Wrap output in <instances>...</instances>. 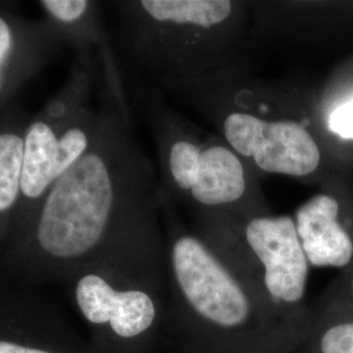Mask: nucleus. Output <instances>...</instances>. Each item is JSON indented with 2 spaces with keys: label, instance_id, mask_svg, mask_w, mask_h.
Masks as SVG:
<instances>
[{
  "label": "nucleus",
  "instance_id": "nucleus-1",
  "mask_svg": "<svg viewBox=\"0 0 353 353\" xmlns=\"http://www.w3.org/2000/svg\"><path fill=\"white\" fill-rule=\"evenodd\" d=\"M166 255L173 353H294L309 335L313 313L275 309L195 232L173 225Z\"/></svg>",
  "mask_w": 353,
  "mask_h": 353
},
{
  "label": "nucleus",
  "instance_id": "nucleus-6",
  "mask_svg": "<svg viewBox=\"0 0 353 353\" xmlns=\"http://www.w3.org/2000/svg\"><path fill=\"white\" fill-rule=\"evenodd\" d=\"M75 303L102 353H151L165 341L168 301L153 290L92 270L77 280Z\"/></svg>",
  "mask_w": 353,
  "mask_h": 353
},
{
  "label": "nucleus",
  "instance_id": "nucleus-8",
  "mask_svg": "<svg viewBox=\"0 0 353 353\" xmlns=\"http://www.w3.org/2000/svg\"><path fill=\"white\" fill-rule=\"evenodd\" d=\"M294 225L310 267L344 268L353 262V239L341 221V203L318 192L293 214Z\"/></svg>",
  "mask_w": 353,
  "mask_h": 353
},
{
  "label": "nucleus",
  "instance_id": "nucleus-5",
  "mask_svg": "<svg viewBox=\"0 0 353 353\" xmlns=\"http://www.w3.org/2000/svg\"><path fill=\"white\" fill-rule=\"evenodd\" d=\"M165 176L174 195L195 212L236 217L271 214L259 176L217 134L178 115L166 118Z\"/></svg>",
  "mask_w": 353,
  "mask_h": 353
},
{
  "label": "nucleus",
  "instance_id": "nucleus-15",
  "mask_svg": "<svg viewBox=\"0 0 353 353\" xmlns=\"http://www.w3.org/2000/svg\"><path fill=\"white\" fill-rule=\"evenodd\" d=\"M12 49V33L8 24L0 17V64L6 61Z\"/></svg>",
  "mask_w": 353,
  "mask_h": 353
},
{
  "label": "nucleus",
  "instance_id": "nucleus-13",
  "mask_svg": "<svg viewBox=\"0 0 353 353\" xmlns=\"http://www.w3.org/2000/svg\"><path fill=\"white\" fill-rule=\"evenodd\" d=\"M312 313L313 326L327 319L353 316V274L339 293H335L321 301L316 307L312 309Z\"/></svg>",
  "mask_w": 353,
  "mask_h": 353
},
{
  "label": "nucleus",
  "instance_id": "nucleus-10",
  "mask_svg": "<svg viewBox=\"0 0 353 353\" xmlns=\"http://www.w3.org/2000/svg\"><path fill=\"white\" fill-rule=\"evenodd\" d=\"M24 139L14 134H0V212L16 202L23 169Z\"/></svg>",
  "mask_w": 353,
  "mask_h": 353
},
{
  "label": "nucleus",
  "instance_id": "nucleus-9",
  "mask_svg": "<svg viewBox=\"0 0 353 353\" xmlns=\"http://www.w3.org/2000/svg\"><path fill=\"white\" fill-rule=\"evenodd\" d=\"M59 139L45 122L32 123L24 139L20 190L36 199L58 181Z\"/></svg>",
  "mask_w": 353,
  "mask_h": 353
},
{
  "label": "nucleus",
  "instance_id": "nucleus-11",
  "mask_svg": "<svg viewBox=\"0 0 353 353\" xmlns=\"http://www.w3.org/2000/svg\"><path fill=\"white\" fill-rule=\"evenodd\" d=\"M321 113L327 132L341 140H353V87L326 94Z\"/></svg>",
  "mask_w": 353,
  "mask_h": 353
},
{
  "label": "nucleus",
  "instance_id": "nucleus-3",
  "mask_svg": "<svg viewBox=\"0 0 353 353\" xmlns=\"http://www.w3.org/2000/svg\"><path fill=\"white\" fill-rule=\"evenodd\" d=\"M151 24L154 71L178 89L245 64L250 4L237 0H143Z\"/></svg>",
  "mask_w": 353,
  "mask_h": 353
},
{
  "label": "nucleus",
  "instance_id": "nucleus-2",
  "mask_svg": "<svg viewBox=\"0 0 353 353\" xmlns=\"http://www.w3.org/2000/svg\"><path fill=\"white\" fill-rule=\"evenodd\" d=\"M176 90L258 176L307 179L318 173L323 152L300 110L296 85L261 83L243 64Z\"/></svg>",
  "mask_w": 353,
  "mask_h": 353
},
{
  "label": "nucleus",
  "instance_id": "nucleus-4",
  "mask_svg": "<svg viewBox=\"0 0 353 353\" xmlns=\"http://www.w3.org/2000/svg\"><path fill=\"white\" fill-rule=\"evenodd\" d=\"M195 214L198 227L194 232L267 303L292 316L312 314L305 303L310 265L293 216Z\"/></svg>",
  "mask_w": 353,
  "mask_h": 353
},
{
  "label": "nucleus",
  "instance_id": "nucleus-12",
  "mask_svg": "<svg viewBox=\"0 0 353 353\" xmlns=\"http://www.w3.org/2000/svg\"><path fill=\"white\" fill-rule=\"evenodd\" d=\"M88 148V137L81 128L75 127L64 132L63 137L59 139L58 168H57L58 179L87 153Z\"/></svg>",
  "mask_w": 353,
  "mask_h": 353
},
{
  "label": "nucleus",
  "instance_id": "nucleus-7",
  "mask_svg": "<svg viewBox=\"0 0 353 353\" xmlns=\"http://www.w3.org/2000/svg\"><path fill=\"white\" fill-rule=\"evenodd\" d=\"M0 353H102L65 319L26 307L0 306Z\"/></svg>",
  "mask_w": 353,
  "mask_h": 353
},
{
  "label": "nucleus",
  "instance_id": "nucleus-14",
  "mask_svg": "<svg viewBox=\"0 0 353 353\" xmlns=\"http://www.w3.org/2000/svg\"><path fill=\"white\" fill-rule=\"evenodd\" d=\"M42 7L63 23H72L87 12L89 3L85 0H43Z\"/></svg>",
  "mask_w": 353,
  "mask_h": 353
}]
</instances>
